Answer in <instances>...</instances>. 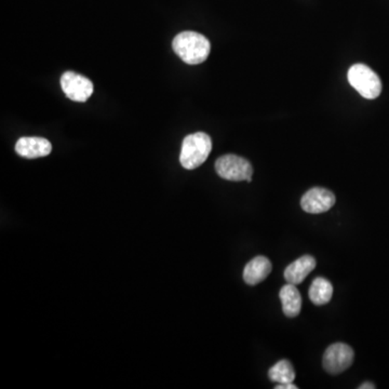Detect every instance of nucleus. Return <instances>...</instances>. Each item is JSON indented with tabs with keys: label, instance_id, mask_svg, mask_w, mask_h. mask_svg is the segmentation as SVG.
I'll list each match as a JSON object with an SVG mask.
<instances>
[{
	"label": "nucleus",
	"instance_id": "f257e3e1",
	"mask_svg": "<svg viewBox=\"0 0 389 389\" xmlns=\"http://www.w3.org/2000/svg\"><path fill=\"white\" fill-rule=\"evenodd\" d=\"M175 53L190 65L204 63L211 51V43L204 35L196 32H182L172 41Z\"/></svg>",
	"mask_w": 389,
	"mask_h": 389
},
{
	"label": "nucleus",
	"instance_id": "f03ea898",
	"mask_svg": "<svg viewBox=\"0 0 389 389\" xmlns=\"http://www.w3.org/2000/svg\"><path fill=\"white\" fill-rule=\"evenodd\" d=\"M212 150V140L204 132H196L184 138L180 163L184 169L194 170L208 159Z\"/></svg>",
	"mask_w": 389,
	"mask_h": 389
},
{
	"label": "nucleus",
	"instance_id": "7ed1b4c3",
	"mask_svg": "<svg viewBox=\"0 0 389 389\" xmlns=\"http://www.w3.org/2000/svg\"><path fill=\"white\" fill-rule=\"evenodd\" d=\"M347 78L351 86L364 99L374 100L382 92V82L378 74L364 64L358 63L351 66Z\"/></svg>",
	"mask_w": 389,
	"mask_h": 389
},
{
	"label": "nucleus",
	"instance_id": "20e7f679",
	"mask_svg": "<svg viewBox=\"0 0 389 389\" xmlns=\"http://www.w3.org/2000/svg\"><path fill=\"white\" fill-rule=\"evenodd\" d=\"M215 171L222 179L227 181L252 182L253 168L247 159L236 155H225L215 163Z\"/></svg>",
	"mask_w": 389,
	"mask_h": 389
},
{
	"label": "nucleus",
	"instance_id": "39448f33",
	"mask_svg": "<svg viewBox=\"0 0 389 389\" xmlns=\"http://www.w3.org/2000/svg\"><path fill=\"white\" fill-rule=\"evenodd\" d=\"M354 357L355 354L349 345L344 343H335L324 351V360H322L324 369L332 376L343 373L353 364Z\"/></svg>",
	"mask_w": 389,
	"mask_h": 389
},
{
	"label": "nucleus",
	"instance_id": "423d86ee",
	"mask_svg": "<svg viewBox=\"0 0 389 389\" xmlns=\"http://www.w3.org/2000/svg\"><path fill=\"white\" fill-rule=\"evenodd\" d=\"M61 87L66 97L75 102H86L93 93L92 82L75 72H64Z\"/></svg>",
	"mask_w": 389,
	"mask_h": 389
},
{
	"label": "nucleus",
	"instance_id": "0eeeda50",
	"mask_svg": "<svg viewBox=\"0 0 389 389\" xmlns=\"http://www.w3.org/2000/svg\"><path fill=\"white\" fill-rule=\"evenodd\" d=\"M335 196L326 188L314 187L305 192L301 199V207L310 214H320L330 210L335 204Z\"/></svg>",
	"mask_w": 389,
	"mask_h": 389
},
{
	"label": "nucleus",
	"instance_id": "6e6552de",
	"mask_svg": "<svg viewBox=\"0 0 389 389\" xmlns=\"http://www.w3.org/2000/svg\"><path fill=\"white\" fill-rule=\"evenodd\" d=\"M53 145L47 138L26 136L16 142V152L28 159L41 158L50 155Z\"/></svg>",
	"mask_w": 389,
	"mask_h": 389
},
{
	"label": "nucleus",
	"instance_id": "1a4fd4ad",
	"mask_svg": "<svg viewBox=\"0 0 389 389\" xmlns=\"http://www.w3.org/2000/svg\"><path fill=\"white\" fill-rule=\"evenodd\" d=\"M316 266H317V262L314 258H312V256H304L291 263L285 268L283 276L287 283L295 285H301L307 278L308 275L316 268Z\"/></svg>",
	"mask_w": 389,
	"mask_h": 389
},
{
	"label": "nucleus",
	"instance_id": "9d476101",
	"mask_svg": "<svg viewBox=\"0 0 389 389\" xmlns=\"http://www.w3.org/2000/svg\"><path fill=\"white\" fill-rule=\"evenodd\" d=\"M272 263L265 256H258L250 261L243 270V280L247 285L262 283L272 273Z\"/></svg>",
	"mask_w": 389,
	"mask_h": 389
},
{
	"label": "nucleus",
	"instance_id": "9b49d317",
	"mask_svg": "<svg viewBox=\"0 0 389 389\" xmlns=\"http://www.w3.org/2000/svg\"><path fill=\"white\" fill-rule=\"evenodd\" d=\"M281 304H283V314L289 318L299 316L302 309V297L297 285L287 283L281 287L279 293Z\"/></svg>",
	"mask_w": 389,
	"mask_h": 389
},
{
	"label": "nucleus",
	"instance_id": "f8f14e48",
	"mask_svg": "<svg viewBox=\"0 0 389 389\" xmlns=\"http://www.w3.org/2000/svg\"><path fill=\"white\" fill-rule=\"evenodd\" d=\"M308 295H309L310 301L314 305H326L332 299L333 285H331L328 279L318 277L312 281L309 291H308Z\"/></svg>",
	"mask_w": 389,
	"mask_h": 389
},
{
	"label": "nucleus",
	"instance_id": "ddd939ff",
	"mask_svg": "<svg viewBox=\"0 0 389 389\" xmlns=\"http://www.w3.org/2000/svg\"><path fill=\"white\" fill-rule=\"evenodd\" d=\"M268 376L270 380L277 384H287V383H293L295 380V371L291 362L283 359L270 368Z\"/></svg>",
	"mask_w": 389,
	"mask_h": 389
},
{
	"label": "nucleus",
	"instance_id": "4468645a",
	"mask_svg": "<svg viewBox=\"0 0 389 389\" xmlns=\"http://www.w3.org/2000/svg\"><path fill=\"white\" fill-rule=\"evenodd\" d=\"M276 389H297L299 387L297 385L293 384V383H287V384H279L275 387Z\"/></svg>",
	"mask_w": 389,
	"mask_h": 389
},
{
	"label": "nucleus",
	"instance_id": "2eb2a0df",
	"mask_svg": "<svg viewBox=\"0 0 389 389\" xmlns=\"http://www.w3.org/2000/svg\"><path fill=\"white\" fill-rule=\"evenodd\" d=\"M359 389H374L376 388V386H374L372 383H363V384L360 385L359 387H358Z\"/></svg>",
	"mask_w": 389,
	"mask_h": 389
}]
</instances>
